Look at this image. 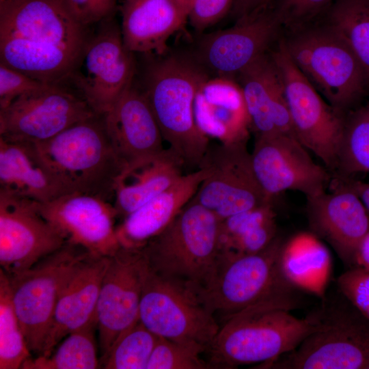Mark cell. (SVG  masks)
<instances>
[{"label":"cell","mask_w":369,"mask_h":369,"mask_svg":"<svg viewBox=\"0 0 369 369\" xmlns=\"http://www.w3.org/2000/svg\"><path fill=\"white\" fill-rule=\"evenodd\" d=\"M159 336L139 320L125 331L100 361L105 369H146Z\"/></svg>","instance_id":"e575fe53"},{"label":"cell","mask_w":369,"mask_h":369,"mask_svg":"<svg viewBox=\"0 0 369 369\" xmlns=\"http://www.w3.org/2000/svg\"><path fill=\"white\" fill-rule=\"evenodd\" d=\"M355 266L369 269V229L358 247Z\"/></svg>","instance_id":"f6af8a7d"},{"label":"cell","mask_w":369,"mask_h":369,"mask_svg":"<svg viewBox=\"0 0 369 369\" xmlns=\"http://www.w3.org/2000/svg\"><path fill=\"white\" fill-rule=\"evenodd\" d=\"M32 356L13 307L8 276L0 269V369H21Z\"/></svg>","instance_id":"836d02e7"},{"label":"cell","mask_w":369,"mask_h":369,"mask_svg":"<svg viewBox=\"0 0 369 369\" xmlns=\"http://www.w3.org/2000/svg\"><path fill=\"white\" fill-rule=\"evenodd\" d=\"M342 298L323 308L321 327L295 349L256 368L369 369V318Z\"/></svg>","instance_id":"52a82bcc"},{"label":"cell","mask_w":369,"mask_h":369,"mask_svg":"<svg viewBox=\"0 0 369 369\" xmlns=\"http://www.w3.org/2000/svg\"><path fill=\"white\" fill-rule=\"evenodd\" d=\"M282 32V26L268 7L236 20L231 27L205 35L193 57L206 71L234 78L268 53Z\"/></svg>","instance_id":"e0dca14e"},{"label":"cell","mask_w":369,"mask_h":369,"mask_svg":"<svg viewBox=\"0 0 369 369\" xmlns=\"http://www.w3.org/2000/svg\"><path fill=\"white\" fill-rule=\"evenodd\" d=\"M139 320L159 337L200 344L206 350L220 327L215 315L202 305L189 286L162 277L148 266L144 279Z\"/></svg>","instance_id":"30bf717a"},{"label":"cell","mask_w":369,"mask_h":369,"mask_svg":"<svg viewBox=\"0 0 369 369\" xmlns=\"http://www.w3.org/2000/svg\"><path fill=\"white\" fill-rule=\"evenodd\" d=\"M194 116L200 131L221 144L247 141L251 122L241 86L234 78L208 77L199 87Z\"/></svg>","instance_id":"603a6c76"},{"label":"cell","mask_w":369,"mask_h":369,"mask_svg":"<svg viewBox=\"0 0 369 369\" xmlns=\"http://www.w3.org/2000/svg\"><path fill=\"white\" fill-rule=\"evenodd\" d=\"M109 256L87 252L73 266L60 289L42 356L49 355L68 334L96 327V307Z\"/></svg>","instance_id":"44dd1931"},{"label":"cell","mask_w":369,"mask_h":369,"mask_svg":"<svg viewBox=\"0 0 369 369\" xmlns=\"http://www.w3.org/2000/svg\"><path fill=\"white\" fill-rule=\"evenodd\" d=\"M66 243L37 202L0 189V264L7 275L31 267Z\"/></svg>","instance_id":"2e32d148"},{"label":"cell","mask_w":369,"mask_h":369,"mask_svg":"<svg viewBox=\"0 0 369 369\" xmlns=\"http://www.w3.org/2000/svg\"><path fill=\"white\" fill-rule=\"evenodd\" d=\"M273 0H234L230 13L236 20L268 8Z\"/></svg>","instance_id":"7bdbcfd3"},{"label":"cell","mask_w":369,"mask_h":369,"mask_svg":"<svg viewBox=\"0 0 369 369\" xmlns=\"http://www.w3.org/2000/svg\"><path fill=\"white\" fill-rule=\"evenodd\" d=\"M71 192L94 195L113 202L115 180L123 169L109 138L102 115L67 128L33 144Z\"/></svg>","instance_id":"8992f818"},{"label":"cell","mask_w":369,"mask_h":369,"mask_svg":"<svg viewBox=\"0 0 369 369\" xmlns=\"http://www.w3.org/2000/svg\"><path fill=\"white\" fill-rule=\"evenodd\" d=\"M90 34L64 0H0V36L57 44L83 53Z\"/></svg>","instance_id":"ffe728a7"},{"label":"cell","mask_w":369,"mask_h":369,"mask_svg":"<svg viewBox=\"0 0 369 369\" xmlns=\"http://www.w3.org/2000/svg\"><path fill=\"white\" fill-rule=\"evenodd\" d=\"M208 174V169L203 167L183 174L167 189L124 217L116 226L120 245L126 248L143 247L189 202Z\"/></svg>","instance_id":"4316f807"},{"label":"cell","mask_w":369,"mask_h":369,"mask_svg":"<svg viewBox=\"0 0 369 369\" xmlns=\"http://www.w3.org/2000/svg\"><path fill=\"white\" fill-rule=\"evenodd\" d=\"M64 2L73 17L88 27L111 18L117 0H64Z\"/></svg>","instance_id":"60d3db41"},{"label":"cell","mask_w":369,"mask_h":369,"mask_svg":"<svg viewBox=\"0 0 369 369\" xmlns=\"http://www.w3.org/2000/svg\"><path fill=\"white\" fill-rule=\"evenodd\" d=\"M234 0H194L189 9L188 20L197 31L213 26L230 12Z\"/></svg>","instance_id":"b9f144b4"},{"label":"cell","mask_w":369,"mask_h":369,"mask_svg":"<svg viewBox=\"0 0 369 369\" xmlns=\"http://www.w3.org/2000/svg\"><path fill=\"white\" fill-rule=\"evenodd\" d=\"M147 266L141 248L120 246L109 256L96 307L100 361L107 355L116 340L139 321Z\"/></svg>","instance_id":"5bb4252c"},{"label":"cell","mask_w":369,"mask_h":369,"mask_svg":"<svg viewBox=\"0 0 369 369\" xmlns=\"http://www.w3.org/2000/svg\"><path fill=\"white\" fill-rule=\"evenodd\" d=\"M331 191L307 197L310 232L327 242L348 268L354 266L358 247L369 229V212L357 193L332 177Z\"/></svg>","instance_id":"d6986e66"},{"label":"cell","mask_w":369,"mask_h":369,"mask_svg":"<svg viewBox=\"0 0 369 369\" xmlns=\"http://www.w3.org/2000/svg\"><path fill=\"white\" fill-rule=\"evenodd\" d=\"M220 219L191 199L141 250L155 273L191 288L202 286L219 254Z\"/></svg>","instance_id":"5b68a950"},{"label":"cell","mask_w":369,"mask_h":369,"mask_svg":"<svg viewBox=\"0 0 369 369\" xmlns=\"http://www.w3.org/2000/svg\"><path fill=\"white\" fill-rule=\"evenodd\" d=\"M280 266L286 279L297 288L325 297L331 258L322 240L312 232H301L285 240Z\"/></svg>","instance_id":"f546056e"},{"label":"cell","mask_w":369,"mask_h":369,"mask_svg":"<svg viewBox=\"0 0 369 369\" xmlns=\"http://www.w3.org/2000/svg\"><path fill=\"white\" fill-rule=\"evenodd\" d=\"M236 77L256 136L294 135L282 80L270 51Z\"/></svg>","instance_id":"cb8c5ba5"},{"label":"cell","mask_w":369,"mask_h":369,"mask_svg":"<svg viewBox=\"0 0 369 369\" xmlns=\"http://www.w3.org/2000/svg\"><path fill=\"white\" fill-rule=\"evenodd\" d=\"M144 66L140 88L156 120L163 140L184 167L198 168L210 145L198 128L194 101L200 85L209 77L193 57L163 55Z\"/></svg>","instance_id":"7a4b0ae2"},{"label":"cell","mask_w":369,"mask_h":369,"mask_svg":"<svg viewBox=\"0 0 369 369\" xmlns=\"http://www.w3.org/2000/svg\"><path fill=\"white\" fill-rule=\"evenodd\" d=\"M200 167L208 174L192 198L219 219L273 202L262 191L254 172L247 141L209 147Z\"/></svg>","instance_id":"7c38bea8"},{"label":"cell","mask_w":369,"mask_h":369,"mask_svg":"<svg viewBox=\"0 0 369 369\" xmlns=\"http://www.w3.org/2000/svg\"><path fill=\"white\" fill-rule=\"evenodd\" d=\"M47 84L0 63V109L26 93Z\"/></svg>","instance_id":"ab89813d"},{"label":"cell","mask_w":369,"mask_h":369,"mask_svg":"<svg viewBox=\"0 0 369 369\" xmlns=\"http://www.w3.org/2000/svg\"><path fill=\"white\" fill-rule=\"evenodd\" d=\"M102 115L111 144L123 169L165 150L148 101L134 82Z\"/></svg>","instance_id":"7402d4cb"},{"label":"cell","mask_w":369,"mask_h":369,"mask_svg":"<svg viewBox=\"0 0 369 369\" xmlns=\"http://www.w3.org/2000/svg\"><path fill=\"white\" fill-rule=\"evenodd\" d=\"M256 177L266 197L286 191L306 197L325 191L332 174L316 164L307 149L292 135H256L251 153Z\"/></svg>","instance_id":"9a60e30c"},{"label":"cell","mask_w":369,"mask_h":369,"mask_svg":"<svg viewBox=\"0 0 369 369\" xmlns=\"http://www.w3.org/2000/svg\"><path fill=\"white\" fill-rule=\"evenodd\" d=\"M0 189L38 203L71 192L33 144L1 137Z\"/></svg>","instance_id":"484cf974"},{"label":"cell","mask_w":369,"mask_h":369,"mask_svg":"<svg viewBox=\"0 0 369 369\" xmlns=\"http://www.w3.org/2000/svg\"><path fill=\"white\" fill-rule=\"evenodd\" d=\"M291 310L283 303L265 301L225 318L206 350L210 368L270 362L295 349L321 327L323 309L301 318Z\"/></svg>","instance_id":"6da1fadb"},{"label":"cell","mask_w":369,"mask_h":369,"mask_svg":"<svg viewBox=\"0 0 369 369\" xmlns=\"http://www.w3.org/2000/svg\"><path fill=\"white\" fill-rule=\"evenodd\" d=\"M96 113L78 93L47 84L0 109V137L38 144Z\"/></svg>","instance_id":"4fadbf2b"},{"label":"cell","mask_w":369,"mask_h":369,"mask_svg":"<svg viewBox=\"0 0 369 369\" xmlns=\"http://www.w3.org/2000/svg\"><path fill=\"white\" fill-rule=\"evenodd\" d=\"M190 7L182 0H125L120 25L131 52L165 55L167 41L188 20Z\"/></svg>","instance_id":"d4e9b609"},{"label":"cell","mask_w":369,"mask_h":369,"mask_svg":"<svg viewBox=\"0 0 369 369\" xmlns=\"http://www.w3.org/2000/svg\"><path fill=\"white\" fill-rule=\"evenodd\" d=\"M335 0H273L269 6L284 29L316 20Z\"/></svg>","instance_id":"74e56055"},{"label":"cell","mask_w":369,"mask_h":369,"mask_svg":"<svg viewBox=\"0 0 369 369\" xmlns=\"http://www.w3.org/2000/svg\"><path fill=\"white\" fill-rule=\"evenodd\" d=\"M276 221L273 202L230 216L220 223L219 249L242 246L262 235Z\"/></svg>","instance_id":"d590c367"},{"label":"cell","mask_w":369,"mask_h":369,"mask_svg":"<svg viewBox=\"0 0 369 369\" xmlns=\"http://www.w3.org/2000/svg\"><path fill=\"white\" fill-rule=\"evenodd\" d=\"M183 163L169 148L122 169L113 188V203L124 218L167 189L184 174Z\"/></svg>","instance_id":"83f0119b"},{"label":"cell","mask_w":369,"mask_h":369,"mask_svg":"<svg viewBox=\"0 0 369 369\" xmlns=\"http://www.w3.org/2000/svg\"><path fill=\"white\" fill-rule=\"evenodd\" d=\"M40 214L66 241L91 253L109 256L120 247L113 203L81 192H70L50 202L38 203Z\"/></svg>","instance_id":"ac0fdd59"},{"label":"cell","mask_w":369,"mask_h":369,"mask_svg":"<svg viewBox=\"0 0 369 369\" xmlns=\"http://www.w3.org/2000/svg\"><path fill=\"white\" fill-rule=\"evenodd\" d=\"M342 180L359 197L369 212V182L349 178H337Z\"/></svg>","instance_id":"ee69618b"},{"label":"cell","mask_w":369,"mask_h":369,"mask_svg":"<svg viewBox=\"0 0 369 369\" xmlns=\"http://www.w3.org/2000/svg\"><path fill=\"white\" fill-rule=\"evenodd\" d=\"M206 348L159 337L146 369H208L207 361L200 357Z\"/></svg>","instance_id":"8d00e7d4"},{"label":"cell","mask_w":369,"mask_h":369,"mask_svg":"<svg viewBox=\"0 0 369 369\" xmlns=\"http://www.w3.org/2000/svg\"><path fill=\"white\" fill-rule=\"evenodd\" d=\"M339 292L369 318V269L355 266L336 279Z\"/></svg>","instance_id":"f35d334b"},{"label":"cell","mask_w":369,"mask_h":369,"mask_svg":"<svg viewBox=\"0 0 369 369\" xmlns=\"http://www.w3.org/2000/svg\"><path fill=\"white\" fill-rule=\"evenodd\" d=\"M89 327L65 337L48 356H32L21 369H94L100 366L94 339V329Z\"/></svg>","instance_id":"d6a6232c"},{"label":"cell","mask_w":369,"mask_h":369,"mask_svg":"<svg viewBox=\"0 0 369 369\" xmlns=\"http://www.w3.org/2000/svg\"><path fill=\"white\" fill-rule=\"evenodd\" d=\"M270 54L282 80L295 137L333 175L346 115L338 113L299 70L282 36Z\"/></svg>","instance_id":"9c48e42d"},{"label":"cell","mask_w":369,"mask_h":369,"mask_svg":"<svg viewBox=\"0 0 369 369\" xmlns=\"http://www.w3.org/2000/svg\"><path fill=\"white\" fill-rule=\"evenodd\" d=\"M285 240L277 234L265 249L253 254L233 256L219 251L208 279L191 289L207 310L223 320L265 301L281 303L292 310L297 308L300 290L286 279L280 266Z\"/></svg>","instance_id":"3957f363"},{"label":"cell","mask_w":369,"mask_h":369,"mask_svg":"<svg viewBox=\"0 0 369 369\" xmlns=\"http://www.w3.org/2000/svg\"><path fill=\"white\" fill-rule=\"evenodd\" d=\"M135 74L134 53L126 47L120 26L111 18L90 36L70 79L92 109L104 115L134 82Z\"/></svg>","instance_id":"8fae6325"},{"label":"cell","mask_w":369,"mask_h":369,"mask_svg":"<svg viewBox=\"0 0 369 369\" xmlns=\"http://www.w3.org/2000/svg\"><path fill=\"white\" fill-rule=\"evenodd\" d=\"M360 172L369 173V103L346 115L332 177Z\"/></svg>","instance_id":"1f68e13d"},{"label":"cell","mask_w":369,"mask_h":369,"mask_svg":"<svg viewBox=\"0 0 369 369\" xmlns=\"http://www.w3.org/2000/svg\"><path fill=\"white\" fill-rule=\"evenodd\" d=\"M294 64L323 98L345 116L369 90L361 64L346 42L319 20L283 30Z\"/></svg>","instance_id":"277c9868"},{"label":"cell","mask_w":369,"mask_h":369,"mask_svg":"<svg viewBox=\"0 0 369 369\" xmlns=\"http://www.w3.org/2000/svg\"><path fill=\"white\" fill-rule=\"evenodd\" d=\"M87 252L66 242L31 267L7 275L13 307L33 356L42 354L62 284Z\"/></svg>","instance_id":"ba28073f"},{"label":"cell","mask_w":369,"mask_h":369,"mask_svg":"<svg viewBox=\"0 0 369 369\" xmlns=\"http://www.w3.org/2000/svg\"><path fill=\"white\" fill-rule=\"evenodd\" d=\"M82 54L54 44L0 36V63L46 83L70 79Z\"/></svg>","instance_id":"f1b7e54d"},{"label":"cell","mask_w":369,"mask_h":369,"mask_svg":"<svg viewBox=\"0 0 369 369\" xmlns=\"http://www.w3.org/2000/svg\"><path fill=\"white\" fill-rule=\"evenodd\" d=\"M183 1H184L187 5H189V7L191 6V3H193V1L194 0H182Z\"/></svg>","instance_id":"bcb514c9"},{"label":"cell","mask_w":369,"mask_h":369,"mask_svg":"<svg viewBox=\"0 0 369 369\" xmlns=\"http://www.w3.org/2000/svg\"><path fill=\"white\" fill-rule=\"evenodd\" d=\"M316 20L346 42L369 80V0H335Z\"/></svg>","instance_id":"4dcf8cb0"}]
</instances>
